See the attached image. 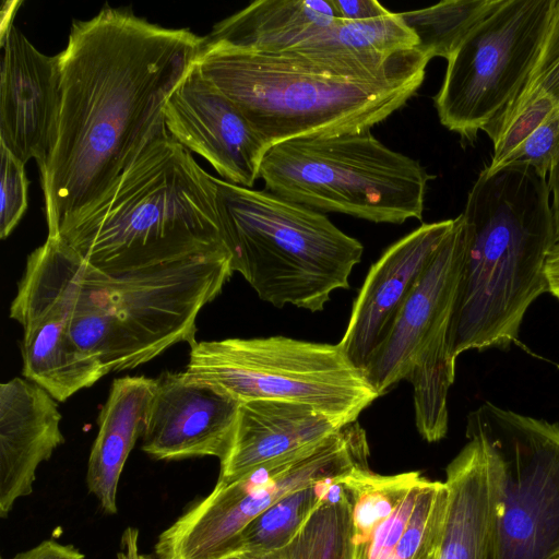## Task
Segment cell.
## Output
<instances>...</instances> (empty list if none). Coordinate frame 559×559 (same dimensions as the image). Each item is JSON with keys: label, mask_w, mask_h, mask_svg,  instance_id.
<instances>
[{"label": "cell", "mask_w": 559, "mask_h": 559, "mask_svg": "<svg viewBox=\"0 0 559 559\" xmlns=\"http://www.w3.org/2000/svg\"><path fill=\"white\" fill-rule=\"evenodd\" d=\"M163 114L168 132L206 159L223 180L253 187L269 146L197 62L168 96Z\"/></svg>", "instance_id": "obj_14"}, {"label": "cell", "mask_w": 559, "mask_h": 559, "mask_svg": "<svg viewBox=\"0 0 559 559\" xmlns=\"http://www.w3.org/2000/svg\"><path fill=\"white\" fill-rule=\"evenodd\" d=\"M499 0H449L420 10L400 13L430 59H448L468 32Z\"/></svg>", "instance_id": "obj_25"}, {"label": "cell", "mask_w": 559, "mask_h": 559, "mask_svg": "<svg viewBox=\"0 0 559 559\" xmlns=\"http://www.w3.org/2000/svg\"><path fill=\"white\" fill-rule=\"evenodd\" d=\"M345 477L329 485L300 530L277 551L283 559H352V502Z\"/></svg>", "instance_id": "obj_23"}, {"label": "cell", "mask_w": 559, "mask_h": 559, "mask_svg": "<svg viewBox=\"0 0 559 559\" xmlns=\"http://www.w3.org/2000/svg\"><path fill=\"white\" fill-rule=\"evenodd\" d=\"M552 0H499L447 59L433 98L442 126L473 142L526 86L548 27Z\"/></svg>", "instance_id": "obj_11"}, {"label": "cell", "mask_w": 559, "mask_h": 559, "mask_svg": "<svg viewBox=\"0 0 559 559\" xmlns=\"http://www.w3.org/2000/svg\"><path fill=\"white\" fill-rule=\"evenodd\" d=\"M338 19L332 0H259L215 24L205 43L276 55L301 46Z\"/></svg>", "instance_id": "obj_22"}, {"label": "cell", "mask_w": 559, "mask_h": 559, "mask_svg": "<svg viewBox=\"0 0 559 559\" xmlns=\"http://www.w3.org/2000/svg\"><path fill=\"white\" fill-rule=\"evenodd\" d=\"M21 1H5L1 11V33L0 36L4 35L5 32L13 25V17L19 10Z\"/></svg>", "instance_id": "obj_33"}, {"label": "cell", "mask_w": 559, "mask_h": 559, "mask_svg": "<svg viewBox=\"0 0 559 559\" xmlns=\"http://www.w3.org/2000/svg\"><path fill=\"white\" fill-rule=\"evenodd\" d=\"M58 401L26 378L0 384V515L32 493L38 466L64 442Z\"/></svg>", "instance_id": "obj_18"}, {"label": "cell", "mask_w": 559, "mask_h": 559, "mask_svg": "<svg viewBox=\"0 0 559 559\" xmlns=\"http://www.w3.org/2000/svg\"><path fill=\"white\" fill-rule=\"evenodd\" d=\"M547 182L550 192V204L554 221V245L550 254H556L559 253V154L550 166L547 175Z\"/></svg>", "instance_id": "obj_30"}, {"label": "cell", "mask_w": 559, "mask_h": 559, "mask_svg": "<svg viewBox=\"0 0 559 559\" xmlns=\"http://www.w3.org/2000/svg\"><path fill=\"white\" fill-rule=\"evenodd\" d=\"M222 238L233 272H239L260 299L323 310L348 278L364 246L317 210L267 190L213 177Z\"/></svg>", "instance_id": "obj_6"}, {"label": "cell", "mask_w": 559, "mask_h": 559, "mask_svg": "<svg viewBox=\"0 0 559 559\" xmlns=\"http://www.w3.org/2000/svg\"><path fill=\"white\" fill-rule=\"evenodd\" d=\"M343 478V477H341ZM329 478L295 490L254 518L237 536L226 559L243 555L278 551L300 530L323 499Z\"/></svg>", "instance_id": "obj_24"}, {"label": "cell", "mask_w": 559, "mask_h": 559, "mask_svg": "<svg viewBox=\"0 0 559 559\" xmlns=\"http://www.w3.org/2000/svg\"><path fill=\"white\" fill-rule=\"evenodd\" d=\"M139 531L135 527H127L120 539L117 559H152L140 549Z\"/></svg>", "instance_id": "obj_31"}, {"label": "cell", "mask_w": 559, "mask_h": 559, "mask_svg": "<svg viewBox=\"0 0 559 559\" xmlns=\"http://www.w3.org/2000/svg\"><path fill=\"white\" fill-rule=\"evenodd\" d=\"M0 237L5 239L20 223L27 209L28 180L23 162L2 144H0Z\"/></svg>", "instance_id": "obj_26"}, {"label": "cell", "mask_w": 559, "mask_h": 559, "mask_svg": "<svg viewBox=\"0 0 559 559\" xmlns=\"http://www.w3.org/2000/svg\"><path fill=\"white\" fill-rule=\"evenodd\" d=\"M461 214L466 247L449 331L454 360L469 349L518 343L527 309L548 292L554 221L547 176L524 166L483 169Z\"/></svg>", "instance_id": "obj_2"}, {"label": "cell", "mask_w": 559, "mask_h": 559, "mask_svg": "<svg viewBox=\"0 0 559 559\" xmlns=\"http://www.w3.org/2000/svg\"><path fill=\"white\" fill-rule=\"evenodd\" d=\"M189 345L186 371L240 402L305 404L344 427L379 397L340 344L270 336L195 340Z\"/></svg>", "instance_id": "obj_8"}, {"label": "cell", "mask_w": 559, "mask_h": 559, "mask_svg": "<svg viewBox=\"0 0 559 559\" xmlns=\"http://www.w3.org/2000/svg\"><path fill=\"white\" fill-rule=\"evenodd\" d=\"M85 556L72 545L47 539L37 546L20 552L11 559H84ZM3 559V558H1Z\"/></svg>", "instance_id": "obj_29"}, {"label": "cell", "mask_w": 559, "mask_h": 559, "mask_svg": "<svg viewBox=\"0 0 559 559\" xmlns=\"http://www.w3.org/2000/svg\"><path fill=\"white\" fill-rule=\"evenodd\" d=\"M202 74L240 109L269 148L296 139L371 130L418 91L426 68L335 63L204 43Z\"/></svg>", "instance_id": "obj_3"}, {"label": "cell", "mask_w": 559, "mask_h": 559, "mask_svg": "<svg viewBox=\"0 0 559 559\" xmlns=\"http://www.w3.org/2000/svg\"><path fill=\"white\" fill-rule=\"evenodd\" d=\"M241 402L219 385L187 371L156 378L142 450L157 460L228 453Z\"/></svg>", "instance_id": "obj_15"}, {"label": "cell", "mask_w": 559, "mask_h": 559, "mask_svg": "<svg viewBox=\"0 0 559 559\" xmlns=\"http://www.w3.org/2000/svg\"><path fill=\"white\" fill-rule=\"evenodd\" d=\"M467 439L445 469L449 498L437 559H498L496 466L477 438Z\"/></svg>", "instance_id": "obj_20"}, {"label": "cell", "mask_w": 559, "mask_h": 559, "mask_svg": "<svg viewBox=\"0 0 559 559\" xmlns=\"http://www.w3.org/2000/svg\"><path fill=\"white\" fill-rule=\"evenodd\" d=\"M259 178L267 191L322 213L402 224L421 219L433 176L362 130L274 144Z\"/></svg>", "instance_id": "obj_7"}, {"label": "cell", "mask_w": 559, "mask_h": 559, "mask_svg": "<svg viewBox=\"0 0 559 559\" xmlns=\"http://www.w3.org/2000/svg\"><path fill=\"white\" fill-rule=\"evenodd\" d=\"M229 559H238V558L234 557V558H229Z\"/></svg>", "instance_id": "obj_36"}, {"label": "cell", "mask_w": 559, "mask_h": 559, "mask_svg": "<svg viewBox=\"0 0 559 559\" xmlns=\"http://www.w3.org/2000/svg\"><path fill=\"white\" fill-rule=\"evenodd\" d=\"M438 551H439V549H438L437 551H435V552H432V554H430V555L426 556V557H425V558H423V559H437V557H438Z\"/></svg>", "instance_id": "obj_35"}, {"label": "cell", "mask_w": 559, "mask_h": 559, "mask_svg": "<svg viewBox=\"0 0 559 559\" xmlns=\"http://www.w3.org/2000/svg\"><path fill=\"white\" fill-rule=\"evenodd\" d=\"M344 484L352 502V559H423L439 549L449 498L444 481L366 467Z\"/></svg>", "instance_id": "obj_13"}, {"label": "cell", "mask_w": 559, "mask_h": 559, "mask_svg": "<svg viewBox=\"0 0 559 559\" xmlns=\"http://www.w3.org/2000/svg\"><path fill=\"white\" fill-rule=\"evenodd\" d=\"M453 225L454 218L421 224L391 245L369 269L338 343L350 362L361 371L389 335L406 299Z\"/></svg>", "instance_id": "obj_17"}, {"label": "cell", "mask_w": 559, "mask_h": 559, "mask_svg": "<svg viewBox=\"0 0 559 559\" xmlns=\"http://www.w3.org/2000/svg\"><path fill=\"white\" fill-rule=\"evenodd\" d=\"M83 260V259H82ZM227 249L105 274L84 260L72 311L78 346L107 373L195 341V321L233 274Z\"/></svg>", "instance_id": "obj_5"}, {"label": "cell", "mask_w": 559, "mask_h": 559, "mask_svg": "<svg viewBox=\"0 0 559 559\" xmlns=\"http://www.w3.org/2000/svg\"><path fill=\"white\" fill-rule=\"evenodd\" d=\"M156 379L126 376L112 381L98 418L86 484L104 512L117 513L119 479L136 440L143 436Z\"/></svg>", "instance_id": "obj_21"}, {"label": "cell", "mask_w": 559, "mask_h": 559, "mask_svg": "<svg viewBox=\"0 0 559 559\" xmlns=\"http://www.w3.org/2000/svg\"><path fill=\"white\" fill-rule=\"evenodd\" d=\"M545 273L548 282V292L559 299V253L548 257Z\"/></svg>", "instance_id": "obj_32"}, {"label": "cell", "mask_w": 559, "mask_h": 559, "mask_svg": "<svg viewBox=\"0 0 559 559\" xmlns=\"http://www.w3.org/2000/svg\"><path fill=\"white\" fill-rule=\"evenodd\" d=\"M238 559H283L277 551L259 552V554H243L236 556Z\"/></svg>", "instance_id": "obj_34"}, {"label": "cell", "mask_w": 559, "mask_h": 559, "mask_svg": "<svg viewBox=\"0 0 559 559\" xmlns=\"http://www.w3.org/2000/svg\"><path fill=\"white\" fill-rule=\"evenodd\" d=\"M342 426L322 412L278 400L241 402L231 447L221 461L217 484L233 483L252 469L310 451Z\"/></svg>", "instance_id": "obj_19"}, {"label": "cell", "mask_w": 559, "mask_h": 559, "mask_svg": "<svg viewBox=\"0 0 559 559\" xmlns=\"http://www.w3.org/2000/svg\"><path fill=\"white\" fill-rule=\"evenodd\" d=\"M466 437L491 455L498 477V559H559V424L485 402Z\"/></svg>", "instance_id": "obj_10"}, {"label": "cell", "mask_w": 559, "mask_h": 559, "mask_svg": "<svg viewBox=\"0 0 559 559\" xmlns=\"http://www.w3.org/2000/svg\"><path fill=\"white\" fill-rule=\"evenodd\" d=\"M465 247L460 214L362 370L379 396L402 380L411 382L416 427L428 442L448 432V394L455 378L449 331Z\"/></svg>", "instance_id": "obj_9"}, {"label": "cell", "mask_w": 559, "mask_h": 559, "mask_svg": "<svg viewBox=\"0 0 559 559\" xmlns=\"http://www.w3.org/2000/svg\"><path fill=\"white\" fill-rule=\"evenodd\" d=\"M204 43L129 9L73 21L59 52L56 135L39 167L48 237L102 200L166 126L164 105Z\"/></svg>", "instance_id": "obj_1"}, {"label": "cell", "mask_w": 559, "mask_h": 559, "mask_svg": "<svg viewBox=\"0 0 559 559\" xmlns=\"http://www.w3.org/2000/svg\"><path fill=\"white\" fill-rule=\"evenodd\" d=\"M525 90H539L559 106V0H552L548 27Z\"/></svg>", "instance_id": "obj_27"}, {"label": "cell", "mask_w": 559, "mask_h": 559, "mask_svg": "<svg viewBox=\"0 0 559 559\" xmlns=\"http://www.w3.org/2000/svg\"><path fill=\"white\" fill-rule=\"evenodd\" d=\"M82 258L60 238L47 237L26 261L10 307L23 328L24 378L64 402L107 374L78 346L72 311Z\"/></svg>", "instance_id": "obj_12"}, {"label": "cell", "mask_w": 559, "mask_h": 559, "mask_svg": "<svg viewBox=\"0 0 559 559\" xmlns=\"http://www.w3.org/2000/svg\"><path fill=\"white\" fill-rule=\"evenodd\" d=\"M58 238L105 274L226 249L213 176L166 126L109 192Z\"/></svg>", "instance_id": "obj_4"}, {"label": "cell", "mask_w": 559, "mask_h": 559, "mask_svg": "<svg viewBox=\"0 0 559 559\" xmlns=\"http://www.w3.org/2000/svg\"><path fill=\"white\" fill-rule=\"evenodd\" d=\"M1 37L0 144L38 168L52 145L60 106L59 53L40 52L12 25Z\"/></svg>", "instance_id": "obj_16"}, {"label": "cell", "mask_w": 559, "mask_h": 559, "mask_svg": "<svg viewBox=\"0 0 559 559\" xmlns=\"http://www.w3.org/2000/svg\"><path fill=\"white\" fill-rule=\"evenodd\" d=\"M341 20L366 21L391 12L376 0H332Z\"/></svg>", "instance_id": "obj_28"}]
</instances>
